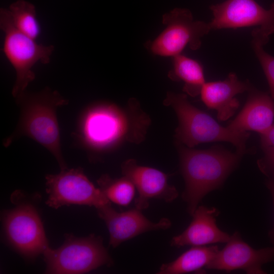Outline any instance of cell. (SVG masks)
I'll list each match as a JSON object with an SVG mask.
<instances>
[{"mask_svg":"<svg viewBox=\"0 0 274 274\" xmlns=\"http://www.w3.org/2000/svg\"><path fill=\"white\" fill-rule=\"evenodd\" d=\"M178 145L180 168L185 183L182 197L192 216L206 195L223 186L238 166L243 155L218 146L196 150L180 143Z\"/></svg>","mask_w":274,"mask_h":274,"instance_id":"6da1fadb","label":"cell"},{"mask_svg":"<svg viewBox=\"0 0 274 274\" xmlns=\"http://www.w3.org/2000/svg\"><path fill=\"white\" fill-rule=\"evenodd\" d=\"M16 98L21 110L20 119L14 132L4 142L5 146L22 136L29 137L54 155L61 170L66 169L61 151L56 110L67 105L68 100L48 87L35 93L25 91Z\"/></svg>","mask_w":274,"mask_h":274,"instance_id":"7a4b0ae2","label":"cell"},{"mask_svg":"<svg viewBox=\"0 0 274 274\" xmlns=\"http://www.w3.org/2000/svg\"><path fill=\"white\" fill-rule=\"evenodd\" d=\"M164 104L172 107L177 114L179 125L175 137L178 143L192 148L202 143L227 142L236 147V152L243 155L248 152L246 145L249 133L222 126L211 116L191 105L186 94L168 92Z\"/></svg>","mask_w":274,"mask_h":274,"instance_id":"3957f363","label":"cell"},{"mask_svg":"<svg viewBox=\"0 0 274 274\" xmlns=\"http://www.w3.org/2000/svg\"><path fill=\"white\" fill-rule=\"evenodd\" d=\"M131 100L126 109L115 105H101L90 111L84 124L86 140L93 146L102 148L121 141L142 140L149 124L148 118Z\"/></svg>","mask_w":274,"mask_h":274,"instance_id":"277c9868","label":"cell"},{"mask_svg":"<svg viewBox=\"0 0 274 274\" xmlns=\"http://www.w3.org/2000/svg\"><path fill=\"white\" fill-rule=\"evenodd\" d=\"M0 27L4 33L2 51L16 73L12 91L16 98L35 80V73L32 70L33 65L38 61L49 63L54 47L38 44L18 30L13 23L8 8L0 9Z\"/></svg>","mask_w":274,"mask_h":274,"instance_id":"5b68a950","label":"cell"},{"mask_svg":"<svg viewBox=\"0 0 274 274\" xmlns=\"http://www.w3.org/2000/svg\"><path fill=\"white\" fill-rule=\"evenodd\" d=\"M43 255L47 273H84L113 264L102 238L94 234L84 237L67 234L63 245L55 249L49 247Z\"/></svg>","mask_w":274,"mask_h":274,"instance_id":"8992f818","label":"cell"},{"mask_svg":"<svg viewBox=\"0 0 274 274\" xmlns=\"http://www.w3.org/2000/svg\"><path fill=\"white\" fill-rule=\"evenodd\" d=\"M163 31L153 41L145 44L152 54L174 57L181 54L187 46L192 50L198 49L202 38L211 30L209 23L195 20L191 11L177 8L162 16Z\"/></svg>","mask_w":274,"mask_h":274,"instance_id":"52a82bcc","label":"cell"},{"mask_svg":"<svg viewBox=\"0 0 274 274\" xmlns=\"http://www.w3.org/2000/svg\"><path fill=\"white\" fill-rule=\"evenodd\" d=\"M3 223L8 242L22 256L35 259L49 247L38 212L32 203L18 202L3 212Z\"/></svg>","mask_w":274,"mask_h":274,"instance_id":"ba28073f","label":"cell"},{"mask_svg":"<svg viewBox=\"0 0 274 274\" xmlns=\"http://www.w3.org/2000/svg\"><path fill=\"white\" fill-rule=\"evenodd\" d=\"M46 204L57 209L71 204L93 206L96 209L111 203L99 188H96L83 169H65L57 174L46 176Z\"/></svg>","mask_w":274,"mask_h":274,"instance_id":"9c48e42d","label":"cell"},{"mask_svg":"<svg viewBox=\"0 0 274 274\" xmlns=\"http://www.w3.org/2000/svg\"><path fill=\"white\" fill-rule=\"evenodd\" d=\"M211 30L260 26L274 32V4L265 9L254 0H226L212 5Z\"/></svg>","mask_w":274,"mask_h":274,"instance_id":"30bf717a","label":"cell"},{"mask_svg":"<svg viewBox=\"0 0 274 274\" xmlns=\"http://www.w3.org/2000/svg\"><path fill=\"white\" fill-rule=\"evenodd\" d=\"M273 260L274 246L255 249L235 231L206 268L225 272L241 269L248 274H263L266 272L262 269V265Z\"/></svg>","mask_w":274,"mask_h":274,"instance_id":"8fae6325","label":"cell"},{"mask_svg":"<svg viewBox=\"0 0 274 274\" xmlns=\"http://www.w3.org/2000/svg\"><path fill=\"white\" fill-rule=\"evenodd\" d=\"M96 209L98 215L107 225L110 234L109 245L113 248L144 232L167 229L172 225L170 220L165 218L153 222L137 208L118 212L110 203Z\"/></svg>","mask_w":274,"mask_h":274,"instance_id":"7c38bea8","label":"cell"},{"mask_svg":"<svg viewBox=\"0 0 274 274\" xmlns=\"http://www.w3.org/2000/svg\"><path fill=\"white\" fill-rule=\"evenodd\" d=\"M121 170L138 190L134 202L136 208L140 210L147 209L151 199L170 202L179 195L177 189L168 183L167 176L157 169L139 165L134 159H129L122 163Z\"/></svg>","mask_w":274,"mask_h":274,"instance_id":"4fadbf2b","label":"cell"},{"mask_svg":"<svg viewBox=\"0 0 274 274\" xmlns=\"http://www.w3.org/2000/svg\"><path fill=\"white\" fill-rule=\"evenodd\" d=\"M219 211L215 208L198 206L192 215V220L181 234L173 237L170 245L176 247L202 246L227 243L230 235L217 225Z\"/></svg>","mask_w":274,"mask_h":274,"instance_id":"5bb4252c","label":"cell"},{"mask_svg":"<svg viewBox=\"0 0 274 274\" xmlns=\"http://www.w3.org/2000/svg\"><path fill=\"white\" fill-rule=\"evenodd\" d=\"M251 86L249 81H242L231 72L223 81L206 82L200 94L208 108L216 110L218 119L225 121L234 114L239 106L235 96L248 91Z\"/></svg>","mask_w":274,"mask_h":274,"instance_id":"9a60e30c","label":"cell"},{"mask_svg":"<svg viewBox=\"0 0 274 274\" xmlns=\"http://www.w3.org/2000/svg\"><path fill=\"white\" fill-rule=\"evenodd\" d=\"M248 92L244 108L227 127L235 131L252 130L260 133L273 123L274 99L268 93L252 86Z\"/></svg>","mask_w":274,"mask_h":274,"instance_id":"2e32d148","label":"cell"},{"mask_svg":"<svg viewBox=\"0 0 274 274\" xmlns=\"http://www.w3.org/2000/svg\"><path fill=\"white\" fill-rule=\"evenodd\" d=\"M219 251L216 245L193 246L175 260L163 264L158 274H183L202 271Z\"/></svg>","mask_w":274,"mask_h":274,"instance_id":"e0dca14e","label":"cell"},{"mask_svg":"<svg viewBox=\"0 0 274 274\" xmlns=\"http://www.w3.org/2000/svg\"><path fill=\"white\" fill-rule=\"evenodd\" d=\"M173 57V67L168 74L169 78L175 81H183V90L190 96L195 97L200 94L206 83L201 64L181 54Z\"/></svg>","mask_w":274,"mask_h":274,"instance_id":"ac0fdd59","label":"cell"},{"mask_svg":"<svg viewBox=\"0 0 274 274\" xmlns=\"http://www.w3.org/2000/svg\"><path fill=\"white\" fill-rule=\"evenodd\" d=\"M8 9L15 27L36 40L40 35L41 27L35 5L25 0H17L12 3Z\"/></svg>","mask_w":274,"mask_h":274,"instance_id":"d6986e66","label":"cell"},{"mask_svg":"<svg viewBox=\"0 0 274 274\" xmlns=\"http://www.w3.org/2000/svg\"><path fill=\"white\" fill-rule=\"evenodd\" d=\"M97 184L107 198L118 205L127 206L134 197L135 187L132 182L124 176L113 179L104 175L98 180Z\"/></svg>","mask_w":274,"mask_h":274,"instance_id":"ffe728a7","label":"cell"},{"mask_svg":"<svg viewBox=\"0 0 274 274\" xmlns=\"http://www.w3.org/2000/svg\"><path fill=\"white\" fill-rule=\"evenodd\" d=\"M273 32L271 31L257 27L252 32V47L257 57L267 78L271 97L274 99V57L266 52L263 46Z\"/></svg>","mask_w":274,"mask_h":274,"instance_id":"44dd1931","label":"cell"},{"mask_svg":"<svg viewBox=\"0 0 274 274\" xmlns=\"http://www.w3.org/2000/svg\"><path fill=\"white\" fill-rule=\"evenodd\" d=\"M264 153V158L258 162L259 166L262 171L274 169V148H262Z\"/></svg>","mask_w":274,"mask_h":274,"instance_id":"7402d4cb","label":"cell"},{"mask_svg":"<svg viewBox=\"0 0 274 274\" xmlns=\"http://www.w3.org/2000/svg\"><path fill=\"white\" fill-rule=\"evenodd\" d=\"M259 134L262 149L267 147L274 148V123Z\"/></svg>","mask_w":274,"mask_h":274,"instance_id":"603a6c76","label":"cell"},{"mask_svg":"<svg viewBox=\"0 0 274 274\" xmlns=\"http://www.w3.org/2000/svg\"><path fill=\"white\" fill-rule=\"evenodd\" d=\"M263 172L265 174L268 175L269 177L266 181V186L271 194L274 208V169H267ZM269 236L274 246V226L270 232Z\"/></svg>","mask_w":274,"mask_h":274,"instance_id":"cb8c5ba5","label":"cell"},{"mask_svg":"<svg viewBox=\"0 0 274 274\" xmlns=\"http://www.w3.org/2000/svg\"><path fill=\"white\" fill-rule=\"evenodd\" d=\"M273 4H274V2H273Z\"/></svg>","mask_w":274,"mask_h":274,"instance_id":"d4e9b609","label":"cell"}]
</instances>
